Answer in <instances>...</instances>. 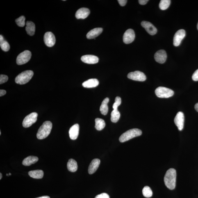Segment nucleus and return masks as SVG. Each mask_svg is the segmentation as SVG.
<instances>
[{"label": "nucleus", "instance_id": "f257e3e1", "mask_svg": "<svg viewBox=\"0 0 198 198\" xmlns=\"http://www.w3.org/2000/svg\"><path fill=\"white\" fill-rule=\"evenodd\" d=\"M176 173L175 169L170 168L168 170L164 177V182L165 186L170 190L175 188Z\"/></svg>", "mask_w": 198, "mask_h": 198}, {"label": "nucleus", "instance_id": "f03ea898", "mask_svg": "<svg viewBox=\"0 0 198 198\" xmlns=\"http://www.w3.org/2000/svg\"><path fill=\"white\" fill-rule=\"evenodd\" d=\"M52 128V124L50 121H46L39 128L37 134V138L42 140L49 136Z\"/></svg>", "mask_w": 198, "mask_h": 198}, {"label": "nucleus", "instance_id": "7ed1b4c3", "mask_svg": "<svg viewBox=\"0 0 198 198\" xmlns=\"http://www.w3.org/2000/svg\"><path fill=\"white\" fill-rule=\"evenodd\" d=\"M142 132L138 128H133L128 130L121 135L119 140L121 142H124L141 135Z\"/></svg>", "mask_w": 198, "mask_h": 198}, {"label": "nucleus", "instance_id": "20e7f679", "mask_svg": "<svg viewBox=\"0 0 198 198\" xmlns=\"http://www.w3.org/2000/svg\"><path fill=\"white\" fill-rule=\"evenodd\" d=\"M33 71L28 70L24 71L18 75L15 78L16 83L19 85H24L30 81L33 77Z\"/></svg>", "mask_w": 198, "mask_h": 198}, {"label": "nucleus", "instance_id": "39448f33", "mask_svg": "<svg viewBox=\"0 0 198 198\" xmlns=\"http://www.w3.org/2000/svg\"><path fill=\"white\" fill-rule=\"evenodd\" d=\"M157 97L161 98H168L174 94V91L171 89L163 87H159L155 91Z\"/></svg>", "mask_w": 198, "mask_h": 198}, {"label": "nucleus", "instance_id": "423d86ee", "mask_svg": "<svg viewBox=\"0 0 198 198\" xmlns=\"http://www.w3.org/2000/svg\"><path fill=\"white\" fill-rule=\"evenodd\" d=\"M31 53L28 50L23 52L18 56L16 62L18 65H21L27 63L30 60L31 57Z\"/></svg>", "mask_w": 198, "mask_h": 198}, {"label": "nucleus", "instance_id": "0eeeda50", "mask_svg": "<svg viewBox=\"0 0 198 198\" xmlns=\"http://www.w3.org/2000/svg\"><path fill=\"white\" fill-rule=\"evenodd\" d=\"M37 114L33 112L25 118L23 122V126L25 128L30 127L37 120Z\"/></svg>", "mask_w": 198, "mask_h": 198}, {"label": "nucleus", "instance_id": "6e6552de", "mask_svg": "<svg viewBox=\"0 0 198 198\" xmlns=\"http://www.w3.org/2000/svg\"><path fill=\"white\" fill-rule=\"evenodd\" d=\"M127 77L129 79L134 81L144 82L147 79L146 76L142 72L139 71H135L131 72L128 74Z\"/></svg>", "mask_w": 198, "mask_h": 198}, {"label": "nucleus", "instance_id": "1a4fd4ad", "mask_svg": "<svg viewBox=\"0 0 198 198\" xmlns=\"http://www.w3.org/2000/svg\"><path fill=\"white\" fill-rule=\"evenodd\" d=\"M185 117L182 112H179L176 114L174 119V123L178 130L182 131L184 127V124Z\"/></svg>", "mask_w": 198, "mask_h": 198}, {"label": "nucleus", "instance_id": "9d476101", "mask_svg": "<svg viewBox=\"0 0 198 198\" xmlns=\"http://www.w3.org/2000/svg\"><path fill=\"white\" fill-rule=\"evenodd\" d=\"M44 41L46 45L49 47H53L56 43V38L53 33L47 32L44 36Z\"/></svg>", "mask_w": 198, "mask_h": 198}, {"label": "nucleus", "instance_id": "9b49d317", "mask_svg": "<svg viewBox=\"0 0 198 198\" xmlns=\"http://www.w3.org/2000/svg\"><path fill=\"white\" fill-rule=\"evenodd\" d=\"M186 35V32L183 29L180 30L176 32L175 34L173 39V44L175 46L177 47L181 44L182 40Z\"/></svg>", "mask_w": 198, "mask_h": 198}, {"label": "nucleus", "instance_id": "f8f14e48", "mask_svg": "<svg viewBox=\"0 0 198 198\" xmlns=\"http://www.w3.org/2000/svg\"><path fill=\"white\" fill-rule=\"evenodd\" d=\"M135 34L133 30L128 29L124 33L123 36V41L124 43L128 44L131 43L134 40Z\"/></svg>", "mask_w": 198, "mask_h": 198}, {"label": "nucleus", "instance_id": "ddd939ff", "mask_svg": "<svg viewBox=\"0 0 198 198\" xmlns=\"http://www.w3.org/2000/svg\"><path fill=\"white\" fill-rule=\"evenodd\" d=\"M141 25L150 35H154L157 33V30L156 28L150 22L143 21L141 23Z\"/></svg>", "mask_w": 198, "mask_h": 198}, {"label": "nucleus", "instance_id": "4468645a", "mask_svg": "<svg viewBox=\"0 0 198 198\" xmlns=\"http://www.w3.org/2000/svg\"><path fill=\"white\" fill-rule=\"evenodd\" d=\"M154 58L155 61L158 63L163 64L165 63L167 59L166 53L163 50H160L155 53Z\"/></svg>", "mask_w": 198, "mask_h": 198}, {"label": "nucleus", "instance_id": "2eb2a0df", "mask_svg": "<svg viewBox=\"0 0 198 198\" xmlns=\"http://www.w3.org/2000/svg\"><path fill=\"white\" fill-rule=\"evenodd\" d=\"M81 60L84 63L88 64H95L99 61L97 57L92 55H87L82 57Z\"/></svg>", "mask_w": 198, "mask_h": 198}, {"label": "nucleus", "instance_id": "dca6fc26", "mask_svg": "<svg viewBox=\"0 0 198 198\" xmlns=\"http://www.w3.org/2000/svg\"><path fill=\"white\" fill-rule=\"evenodd\" d=\"M90 14V10L86 8H82L78 10L75 14L76 19H86Z\"/></svg>", "mask_w": 198, "mask_h": 198}, {"label": "nucleus", "instance_id": "f3484780", "mask_svg": "<svg viewBox=\"0 0 198 198\" xmlns=\"http://www.w3.org/2000/svg\"><path fill=\"white\" fill-rule=\"evenodd\" d=\"M79 126L76 124L71 127L69 129V137L72 140H75L77 138L79 133Z\"/></svg>", "mask_w": 198, "mask_h": 198}, {"label": "nucleus", "instance_id": "a211bd4d", "mask_svg": "<svg viewBox=\"0 0 198 198\" xmlns=\"http://www.w3.org/2000/svg\"><path fill=\"white\" fill-rule=\"evenodd\" d=\"M100 163V160L98 158H95L92 160L89 166V173L90 174H94L99 168Z\"/></svg>", "mask_w": 198, "mask_h": 198}, {"label": "nucleus", "instance_id": "6ab92c4d", "mask_svg": "<svg viewBox=\"0 0 198 198\" xmlns=\"http://www.w3.org/2000/svg\"><path fill=\"white\" fill-rule=\"evenodd\" d=\"M103 29L101 28H95L91 30L87 33V38L89 39H93L101 34L102 33Z\"/></svg>", "mask_w": 198, "mask_h": 198}, {"label": "nucleus", "instance_id": "aec40b11", "mask_svg": "<svg viewBox=\"0 0 198 198\" xmlns=\"http://www.w3.org/2000/svg\"><path fill=\"white\" fill-rule=\"evenodd\" d=\"M99 83V81L96 78H92L83 82L82 85L85 88H93L97 86Z\"/></svg>", "mask_w": 198, "mask_h": 198}, {"label": "nucleus", "instance_id": "412c9836", "mask_svg": "<svg viewBox=\"0 0 198 198\" xmlns=\"http://www.w3.org/2000/svg\"><path fill=\"white\" fill-rule=\"evenodd\" d=\"M39 158L37 157L29 156L23 160V165L25 166H30L32 164H35L38 161Z\"/></svg>", "mask_w": 198, "mask_h": 198}, {"label": "nucleus", "instance_id": "4be33fe9", "mask_svg": "<svg viewBox=\"0 0 198 198\" xmlns=\"http://www.w3.org/2000/svg\"><path fill=\"white\" fill-rule=\"evenodd\" d=\"M26 33L28 35L31 36L34 35L35 31V26L34 23L32 21H27L26 23Z\"/></svg>", "mask_w": 198, "mask_h": 198}, {"label": "nucleus", "instance_id": "5701e85b", "mask_svg": "<svg viewBox=\"0 0 198 198\" xmlns=\"http://www.w3.org/2000/svg\"><path fill=\"white\" fill-rule=\"evenodd\" d=\"M109 99L108 98H106L103 100L100 107V111L103 115H106L108 113V103L109 102Z\"/></svg>", "mask_w": 198, "mask_h": 198}, {"label": "nucleus", "instance_id": "b1692460", "mask_svg": "<svg viewBox=\"0 0 198 198\" xmlns=\"http://www.w3.org/2000/svg\"><path fill=\"white\" fill-rule=\"evenodd\" d=\"M28 174L30 177L34 179H41L43 177L44 172L42 170H35L30 171Z\"/></svg>", "mask_w": 198, "mask_h": 198}, {"label": "nucleus", "instance_id": "393cba45", "mask_svg": "<svg viewBox=\"0 0 198 198\" xmlns=\"http://www.w3.org/2000/svg\"><path fill=\"white\" fill-rule=\"evenodd\" d=\"M78 164L75 160L71 158L67 163V168L71 172H75L77 170Z\"/></svg>", "mask_w": 198, "mask_h": 198}, {"label": "nucleus", "instance_id": "a878e982", "mask_svg": "<svg viewBox=\"0 0 198 198\" xmlns=\"http://www.w3.org/2000/svg\"><path fill=\"white\" fill-rule=\"evenodd\" d=\"M0 46L1 49L5 51H8L10 49L9 44L5 40L2 35H0Z\"/></svg>", "mask_w": 198, "mask_h": 198}, {"label": "nucleus", "instance_id": "bb28decb", "mask_svg": "<svg viewBox=\"0 0 198 198\" xmlns=\"http://www.w3.org/2000/svg\"><path fill=\"white\" fill-rule=\"evenodd\" d=\"M95 128L96 130L101 131L104 128L105 126V123L104 120L102 119L97 118L95 119Z\"/></svg>", "mask_w": 198, "mask_h": 198}, {"label": "nucleus", "instance_id": "cd10ccee", "mask_svg": "<svg viewBox=\"0 0 198 198\" xmlns=\"http://www.w3.org/2000/svg\"><path fill=\"white\" fill-rule=\"evenodd\" d=\"M111 120L112 122L116 123L120 117V113L118 109H113L111 113Z\"/></svg>", "mask_w": 198, "mask_h": 198}, {"label": "nucleus", "instance_id": "c85d7f7f", "mask_svg": "<svg viewBox=\"0 0 198 198\" xmlns=\"http://www.w3.org/2000/svg\"><path fill=\"white\" fill-rule=\"evenodd\" d=\"M171 1L169 0H162L159 3V8L162 10H165L168 8L170 5Z\"/></svg>", "mask_w": 198, "mask_h": 198}, {"label": "nucleus", "instance_id": "c756f323", "mask_svg": "<svg viewBox=\"0 0 198 198\" xmlns=\"http://www.w3.org/2000/svg\"><path fill=\"white\" fill-rule=\"evenodd\" d=\"M142 193L144 197L147 198L151 197L153 195V192L149 187L146 186L142 190Z\"/></svg>", "mask_w": 198, "mask_h": 198}, {"label": "nucleus", "instance_id": "7c9ffc66", "mask_svg": "<svg viewBox=\"0 0 198 198\" xmlns=\"http://www.w3.org/2000/svg\"><path fill=\"white\" fill-rule=\"evenodd\" d=\"M25 20L26 18L24 16H21L19 18L16 19V23L19 26L24 27L25 25Z\"/></svg>", "mask_w": 198, "mask_h": 198}, {"label": "nucleus", "instance_id": "2f4dec72", "mask_svg": "<svg viewBox=\"0 0 198 198\" xmlns=\"http://www.w3.org/2000/svg\"><path fill=\"white\" fill-rule=\"evenodd\" d=\"M122 102L120 97H117L115 99V102L113 103V109H117L118 107L120 106Z\"/></svg>", "mask_w": 198, "mask_h": 198}, {"label": "nucleus", "instance_id": "473e14b6", "mask_svg": "<svg viewBox=\"0 0 198 198\" xmlns=\"http://www.w3.org/2000/svg\"><path fill=\"white\" fill-rule=\"evenodd\" d=\"M8 80V76L6 75H1L0 76V84L6 82Z\"/></svg>", "mask_w": 198, "mask_h": 198}, {"label": "nucleus", "instance_id": "72a5a7b5", "mask_svg": "<svg viewBox=\"0 0 198 198\" xmlns=\"http://www.w3.org/2000/svg\"><path fill=\"white\" fill-rule=\"evenodd\" d=\"M95 198H110V197L108 194L102 193L96 196Z\"/></svg>", "mask_w": 198, "mask_h": 198}, {"label": "nucleus", "instance_id": "f704fd0d", "mask_svg": "<svg viewBox=\"0 0 198 198\" xmlns=\"http://www.w3.org/2000/svg\"><path fill=\"white\" fill-rule=\"evenodd\" d=\"M193 80L194 81H198V69L194 73L192 76Z\"/></svg>", "mask_w": 198, "mask_h": 198}, {"label": "nucleus", "instance_id": "c9c22d12", "mask_svg": "<svg viewBox=\"0 0 198 198\" xmlns=\"http://www.w3.org/2000/svg\"><path fill=\"white\" fill-rule=\"evenodd\" d=\"M127 1L126 0H118V1L119 4L121 6H125Z\"/></svg>", "mask_w": 198, "mask_h": 198}, {"label": "nucleus", "instance_id": "e433bc0d", "mask_svg": "<svg viewBox=\"0 0 198 198\" xmlns=\"http://www.w3.org/2000/svg\"><path fill=\"white\" fill-rule=\"evenodd\" d=\"M148 1V0H139L138 1L139 3L141 5H145Z\"/></svg>", "mask_w": 198, "mask_h": 198}, {"label": "nucleus", "instance_id": "4c0bfd02", "mask_svg": "<svg viewBox=\"0 0 198 198\" xmlns=\"http://www.w3.org/2000/svg\"><path fill=\"white\" fill-rule=\"evenodd\" d=\"M6 92L5 90H0V96L2 97V96H4L6 94Z\"/></svg>", "mask_w": 198, "mask_h": 198}, {"label": "nucleus", "instance_id": "58836bf2", "mask_svg": "<svg viewBox=\"0 0 198 198\" xmlns=\"http://www.w3.org/2000/svg\"><path fill=\"white\" fill-rule=\"evenodd\" d=\"M194 108H195V110L198 112V103H196L194 106Z\"/></svg>", "mask_w": 198, "mask_h": 198}, {"label": "nucleus", "instance_id": "ea45409f", "mask_svg": "<svg viewBox=\"0 0 198 198\" xmlns=\"http://www.w3.org/2000/svg\"><path fill=\"white\" fill-rule=\"evenodd\" d=\"M36 198H50V197L48 196H43L42 197H37Z\"/></svg>", "mask_w": 198, "mask_h": 198}, {"label": "nucleus", "instance_id": "a19ab883", "mask_svg": "<svg viewBox=\"0 0 198 198\" xmlns=\"http://www.w3.org/2000/svg\"><path fill=\"white\" fill-rule=\"evenodd\" d=\"M2 177V174L1 173H0V179L1 180Z\"/></svg>", "mask_w": 198, "mask_h": 198}, {"label": "nucleus", "instance_id": "79ce46f5", "mask_svg": "<svg viewBox=\"0 0 198 198\" xmlns=\"http://www.w3.org/2000/svg\"><path fill=\"white\" fill-rule=\"evenodd\" d=\"M197 30H198V23L197 25Z\"/></svg>", "mask_w": 198, "mask_h": 198}, {"label": "nucleus", "instance_id": "37998d69", "mask_svg": "<svg viewBox=\"0 0 198 198\" xmlns=\"http://www.w3.org/2000/svg\"><path fill=\"white\" fill-rule=\"evenodd\" d=\"M9 175H11L12 174H11V173H9Z\"/></svg>", "mask_w": 198, "mask_h": 198}, {"label": "nucleus", "instance_id": "c03bdc74", "mask_svg": "<svg viewBox=\"0 0 198 198\" xmlns=\"http://www.w3.org/2000/svg\"><path fill=\"white\" fill-rule=\"evenodd\" d=\"M6 175L8 176L9 175L8 174H6Z\"/></svg>", "mask_w": 198, "mask_h": 198}, {"label": "nucleus", "instance_id": "a18cd8bd", "mask_svg": "<svg viewBox=\"0 0 198 198\" xmlns=\"http://www.w3.org/2000/svg\"><path fill=\"white\" fill-rule=\"evenodd\" d=\"M1 131H0V135H1Z\"/></svg>", "mask_w": 198, "mask_h": 198}]
</instances>
